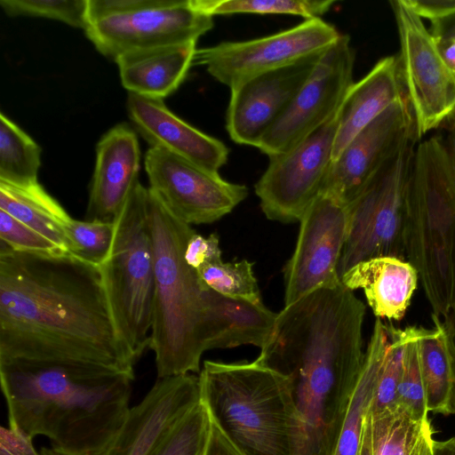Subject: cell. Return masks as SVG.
<instances>
[{
    "label": "cell",
    "mask_w": 455,
    "mask_h": 455,
    "mask_svg": "<svg viewBox=\"0 0 455 455\" xmlns=\"http://www.w3.org/2000/svg\"><path fill=\"white\" fill-rule=\"evenodd\" d=\"M73 361L133 369L99 268L0 243V362Z\"/></svg>",
    "instance_id": "1"
},
{
    "label": "cell",
    "mask_w": 455,
    "mask_h": 455,
    "mask_svg": "<svg viewBox=\"0 0 455 455\" xmlns=\"http://www.w3.org/2000/svg\"><path fill=\"white\" fill-rule=\"evenodd\" d=\"M364 308L318 291L277 314L257 360L289 378L297 413L294 455H333L364 359Z\"/></svg>",
    "instance_id": "2"
},
{
    "label": "cell",
    "mask_w": 455,
    "mask_h": 455,
    "mask_svg": "<svg viewBox=\"0 0 455 455\" xmlns=\"http://www.w3.org/2000/svg\"><path fill=\"white\" fill-rule=\"evenodd\" d=\"M134 370L73 361L0 362L10 427L68 455L102 450L130 410Z\"/></svg>",
    "instance_id": "3"
},
{
    "label": "cell",
    "mask_w": 455,
    "mask_h": 455,
    "mask_svg": "<svg viewBox=\"0 0 455 455\" xmlns=\"http://www.w3.org/2000/svg\"><path fill=\"white\" fill-rule=\"evenodd\" d=\"M156 292L150 335L157 378L198 372L205 349L206 288L184 258L196 232L148 188Z\"/></svg>",
    "instance_id": "4"
},
{
    "label": "cell",
    "mask_w": 455,
    "mask_h": 455,
    "mask_svg": "<svg viewBox=\"0 0 455 455\" xmlns=\"http://www.w3.org/2000/svg\"><path fill=\"white\" fill-rule=\"evenodd\" d=\"M404 244L432 314L444 318L455 305V126L416 148Z\"/></svg>",
    "instance_id": "5"
},
{
    "label": "cell",
    "mask_w": 455,
    "mask_h": 455,
    "mask_svg": "<svg viewBox=\"0 0 455 455\" xmlns=\"http://www.w3.org/2000/svg\"><path fill=\"white\" fill-rule=\"evenodd\" d=\"M201 401L245 455H294L297 413L288 377L259 362L205 361Z\"/></svg>",
    "instance_id": "6"
},
{
    "label": "cell",
    "mask_w": 455,
    "mask_h": 455,
    "mask_svg": "<svg viewBox=\"0 0 455 455\" xmlns=\"http://www.w3.org/2000/svg\"><path fill=\"white\" fill-rule=\"evenodd\" d=\"M148 197V188L139 182L115 220L109 255L98 267L117 333L135 362L149 347L156 292Z\"/></svg>",
    "instance_id": "7"
},
{
    "label": "cell",
    "mask_w": 455,
    "mask_h": 455,
    "mask_svg": "<svg viewBox=\"0 0 455 455\" xmlns=\"http://www.w3.org/2000/svg\"><path fill=\"white\" fill-rule=\"evenodd\" d=\"M213 24L193 0H89L84 32L115 60L132 50L196 42Z\"/></svg>",
    "instance_id": "8"
},
{
    "label": "cell",
    "mask_w": 455,
    "mask_h": 455,
    "mask_svg": "<svg viewBox=\"0 0 455 455\" xmlns=\"http://www.w3.org/2000/svg\"><path fill=\"white\" fill-rule=\"evenodd\" d=\"M408 142L370 180L347 205L349 226L339 275L376 257L406 260L405 221L416 142Z\"/></svg>",
    "instance_id": "9"
},
{
    "label": "cell",
    "mask_w": 455,
    "mask_h": 455,
    "mask_svg": "<svg viewBox=\"0 0 455 455\" xmlns=\"http://www.w3.org/2000/svg\"><path fill=\"white\" fill-rule=\"evenodd\" d=\"M400 39L399 63L419 140L455 112V75L422 19L403 0L390 1Z\"/></svg>",
    "instance_id": "10"
},
{
    "label": "cell",
    "mask_w": 455,
    "mask_h": 455,
    "mask_svg": "<svg viewBox=\"0 0 455 455\" xmlns=\"http://www.w3.org/2000/svg\"><path fill=\"white\" fill-rule=\"evenodd\" d=\"M340 35L322 18L305 20L263 37L196 49L194 64L204 67L215 80L231 88L256 75L321 54Z\"/></svg>",
    "instance_id": "11"
},
{
    "label": "cell",
    "mask_w": 455,
    "mask_h": 455,
    "mask_svg": "<svg viewBox=\"0 0 455 455\" xmlns=\"http://www.w3.org/2000/svg\"><path fill=\"white\" fill-rule=\"evenodd\" d=\"M355 52L341 34L320 57L283 115L258 145L268 158L286 153L328 122L354 84Z\"/></svg>",
    "instance_id": "12"
},
{
    "label": "cell",
    "mask_w": 455,
    "mask_h": 455,
    "mask_svg": "<svg viewBox=\"0 0 455 455\" xmlns=\"http://www.w3.org/2000/svg\"><path fill=\"white\" fill-rule=\"evenodd\" d=\"M338 112L284 154L269 158L255 184L266 217L283 223L299 221L319 195L332 163Z\"/></svg>",
    "instance_id": "13"
},
{
    "label": "cell",
    "mask_w": 455,
    "mask_h": 455,
    "mask_svg": "<svg viewBox=\"0 0 455 455\" xmlns=\"http://www.w3.org/2000/svg\"><path fill=\"white\" fill-rule=\"evenodd\" d=\"M148 188L178 219L209 224L231 212L248 188L165 149L149 147L144 159Z\"/></svg>",
    "instance_id": "14"
},
{
    "label": "cell",
    "mask_w": 455,
    "mask_h": 455,
    "mask_svg": "<svg viewBox=\"0 0 455 455\" xmlns=\"http://www.w3.org/2000/svg\"><path fill=\"white\" fill-rule=\"evenodd\" d=\"M299 223L296 247L284 268V307L341 282L339 264L348 233V206L320 192Z\"/></svg>",
    "instance_id": "15"
},
{
    "label": "cell",
    "mask_w": 455,
    "mask_h": 455,
    "mask_svg": "<svg viewBox=\"0 0 455 455\" xmlns=\"http://www.w3.org/2000/svg\"><path fill=\"white\" fill-rule=\"evenodd\" d=\"M418 140L408 98L384 110L331 163L321 192L348 205L379 170L408 142Z\"/></svg>",
    "instance_id": "16"
},
{
    "label": "cell",
    "mask_w": 455,
    "mask_h": 455,
    "mask_svg": "<svg viewBox=\"0 0 455 455\" xmlns=\"http://www.w3.org/2000/svg\"><path fill=\"white\" fill-rule=\"evenodd\" d=\"M323 53L256 75L229 88L226 115L229 138L236 144L257 148L286 111Z\"/></svg>",
    "instance_id": "17"
},
{
    "label": "cell",
    "mask_w": 455,
    "mask_h": 455,
    "mask_svg": "<svg viewBox=\"0 0 455 455\" xmlns=\"http://www.w3.org/2000/svg\"><path fill=\"white\" fill-rule=\"evenodd\" d=\"M201 401L199 377L183 374L158 379L131 408L116 437L105 448L85 455H148L167 431ZM40 455H68L43 448Z\"/></svg>",
    "instance_id": "18"
},
{
    "label": "cell",
    "mask_w": 455,
    "mask_h": 455,
    "mask_svg": "<svg viewBox=\"0 0 455 455\" xmlns=\"http://www.w3.org/2000/svg\"><path fill=\"white\" fill-rule=\"evenodd\" d=\"M127 111L149 147L165 149L213 172L227 164L228 148L180 119L163 100L129 92Z\"/></svg>",
    "instance_id": "19"
},
{
    "label": "cell",
    "mask_w": 455,
    "mask_h": 455,
    "mask_svg": "<svg viewBox=\"0 0 455 455\" xmlns=\"http://www.w3.org/2000/svg\"><path fill=\"white\" fill-rule=\"evenodd\" d=\"M140 150L133 129L122 123L108 131L96 146L86 220L115 222L140 182Z\"/></svg>",
    "instance_id": "20"
},
{
    "label": "cell",
    "mask_w": 455,
    "mask_h": 455,
    "mask_svg": "<svg viewBox=\"0 0 455 455\" xmlns=\"http://www.w3.org/2000/svg\"><path fill=\"white\" fill-rule=\"evenodd\" d=\"M406 97L398 55L380 59L366 76L354 82L339 107L332 162L363 128Z\"/></svg>",
    "instance_id": "21"
},
{
    "label": "cell",
    "mask_w": 455,
    "mask_h": 455,
    "mask_svg": "<svg viewBox=\"0 0 455 455\" xmlns=\"http://www.w3.org/2000/svg\"><path fill=\"white\" fill-rule=\"evenodd\" d=\"M351 291H363L377 318L401 320L417 289L419 274L407 260L382 256L361 261L340 277Z\"/></svg>",
    "instance_id": "22"
},
{
    "label": "cell",
    "mask_w": 455,
    "mask_h": 455,
    "mask_svg": "<svg viewBox=\"0 0 455 455\" xmlns=\"http://www.w3.org/2000/svg\"><path fill=\"white\" fill-rule=\"evenodd\" d=\"M196 42L125 52L116 60L123 86L130 92L164 100L185 80L194 64Z\"/></svg>",
    "instance_id": "23"
},
{
    "label": "cell",
    "mask_w": 455,
    "mask_h": 455,
    "mask_svg": "<svg viewBox=\"0 0 455 455\" xmlns=\"http://www.w3.org/2000/svg\"><path fill=\"white\" fill-rule=\"evenodd\" d=\"M205 349L252 345L262 348L274 330L277 314L262 301L253 302L207 292Z\"/></svg>",
    "instance_id": "24"
},
{
    "label": "cell",
    "mask_w": 455,
    "mask_h": 455,
    "mask_svg": "<svg viewBox=\"0 0 455 455\" xmlns=\"http://www.w3.org/2000/svg\"><path fill=\"white\" fill-rule=\"evenodd\" d=\"M389 343L388 324L377 318L333 455H359L364 418Z\"/></svg>",
    "instance_id": "25"
},
{
    "label": "cell",
    "mask_w": 455,
    "mask_h": 455,
    "mask_svg": "<svg viewBox=\"0 0 455 455\" xmlns=\"http://www.w3.org/2000/svg\"><path fill=\"white\" fill-rule=\"evenodd\" d=\"M420 336V362L428 411L455 415V351L440 318Z\"/></svg>",
    "instance_id": "26"
},
{
    "label": "cell",
    "mask_w": 455,
    "mask_h": 455,
    "mask_svg": "<svg viewBox=\"0 0 455 455\" xmlns=\"http://www.w3.org/2000/svg\"><path fill=\"white\" fill-rule=\"evenodd\" d=\"M0 210L41 233L68 255L66 227L71 217L38 182L19 186L0 181Z\"/></svg>",
    "instance_id": "27"
},
{
    "label": "cell",
    "mask_w": 455,
    "mask_h": 455,
    "mask_svg": "<svg viewBox=\"0 0 455 455\" xmlns=\"http://www.w3.org/2000/svg\"><path fill=\"white\" fill-rule=\"evenodd\" d=\"M368 412L371 455H433L435 431L428 417L414 419L396 408Z\"/></svg>",
    "instance_id": "28"
},
{
    "label": "cell",
    "mask_w": 455,
    "mask_h": 455,
    "mask_svg": "<svg viewBox=\"0 0 455 455\" xmlns=\"http://www.w3.org/2000/svg\"><path fill=\"white\" fill-rule=\"evenodd\" d=\"M42 149L23 130L0 113V181L36 183Z\"/></svg>",
    "instance_id": "29"
},
{
    "label": "cell",
    "mask_w": 455,
    "mask_h": 455,
    "mask_svg": "<svg viewBox=\"0 0 455 455\" xmlns=\"http://www.w3.org/2000/svg\"><path fill=\"white\" fill-rule=\"evenodd\" d=\"M423 327L402 329L403 354L401 379L397 390L396 409L414 419L428 417L420 362L419 341Z\"/></svg>",
    "instance_id": "30"
},
{
    "label": "cell",
    "mask_w": 455,
    "mask_h": 455,
    "mask_svg": "<svg viewBox=\"0 0 455 455\" xmlns=\"http://www.w3.org/2000/svg\"><path fill=\"white\" fill-rule=\"evenodd\" d=\"M196 7L211 15L235 13L288 14L306 20L322 18L335 0H193Z\"/></svg>",
    "instance_id": "31"
},
{
    "label": "cell",
    "mask_w": 455,
    "mask_h": 455,
    "mask_svg": "<svg viewBox=\"0 0 455 455\" xmlns=\"http://www.w3.org/2000/svg\"><path fill=\"white\" fill-rule=\"evenodd\" d=\"M211 430V416L200 401L181 417L148 455H204Z\"/></svg>",
    "instance_id": "32"
},
{
    "label": "cell",
    "mask_w": 455,
    "mask_h": 455,
    "mask_svg": "<svg viewBox=\"0 0 455 455\" xmlns=\"http://www.w3.org/2000/svg\"><path fill=\"white\" fill-rule=\"evenodd\" d=\"M115 222L70 219L66 227L68 255L99 267L108 257Z\"/></svg>",
    "instance_id": "33"
},
{
    "label": "cell",
    "mask_w": 455,
    "mask_h": 455,
    "mask_svg": "<svg viewBox=\"0 0 455 455\" xmlns=\"http://www.w3.org/2000/svg\"><path fill=\"white\" fill-rule=\"evenodd\" d=\"M196 272L206 288L220 294L253 302L261 301L252 263L247 259L234 262L220 260Z\"/></svg>",
    "instance_id": "34"
},
{
    "label": "cell",
    "mask_w": 455,
    "mask_h": 455,
    "mask_svg": "<svg viewBox=\"0 0 455 455\" xmlns=\"http://www.w3.org/2000/svg\"><path fill=\"white\" fill-rule=\"evenodd\" d=\"M89 0H0L10 17H39L64 22L85 29L88 22Z\"/></svg>",
    "instance_id": "35"
},
{
    "label": "cell",
    "mask_w": 455,
    "mask_h": 455,
    "mask_svg": "<svg viewBox=\"0 0 455 455\" xmlns=\"http://www.w3.org/2000/svg\"><path fill=\"white\" fill-rule=\"evenodd\" d=\"M390 343L382 362L369 411L379 414L395 410L403 354L402 329L388 323Z\"/></svg>",
    "instance_id": "36"
},
{
    "label": "cell",
    "mask_w": 455,
    "mask_h": 455,
    "mask_svg": "<svg viewBox=\"0 0 455 455\" xmlns=\"http://www.w3.org/2000/svg\"><path fill=\"white\" fill-rule=\"evenodd\" d=\"M0 243L19 252L68 255L49 238L3 210H0Z\"/></svg>",
    "instance_id": "37"
},
{
    "label": "cell",
    "mask_w": 455,
    "mask_h": 455,
    "mask_svg": "<svg viewBox=\"0 0 455 455\" xmlns=\"http://www.w3.org/2000/svg\"><path fill=\"white\" fill-rule=\"evenodd\" d=\"M184 258L195 271L222 260L218 235L204 236L195 232L187 243Z\"/></svg>",
    "instance_id": "38"
},
{
    "label": "cell",
    "mask_w": 455,
    "mask_h": 455,
    "mask_svg": "<svg viewBox=\"0 0 455 455\" xmlns=\"http://www.w3.org/2000/svg\"><path fill=\"white\" fill-rule=\"evenodd\" d=\"M32 437L9 427L0 429V455H40L35 450Z\"/></svg>",
    "instance_id": "39"
},
{
    "label": "cell",
    "mask_w": 455,
    "mask_h": 455,
    "mask_svg": "<svg viewBox=\"0 0 455 455\" xmlns=\"http://www.w3.org/2000/svg\"><path fill=\"white\" fill-rule=\"evenodd\" d=\"M204 455H245L223 433L211 418V430Z\"/></svg>",
    "instance_id": "40"
},
{
    "label": "cell",
    "mask_w": 455,
    "mask_h": 455,
    "mask_svg": "<svg viewBox=\"0 0 455 455\" xmlns=\"http://www.w3.org/2000/svg\"><path fill=\"white\" fill-rule=\"evenodd\" d=\"M429 21L428 30L434 38H455V7Z\"/></svg>",
    "instance_id": "41"
},
{
    "label": "cell",
    "mask_w": 455,
    "mask_h": 455,
    "mask_svg": "<svg viewBox=\"0 0 455 455\" xmlns=\"http://www.w3.org/2000/svg\"><path fill=\"white\" fill-rule=\"evenodd\" d=\"M434 39L442 59L455 75V38L447 37Z\"/></svg>",
    "instance_id": "42"
},
{
    "label": "cell",
    "mask_w": 455,
    "mask_h": 455,
    "mask_svg": "<svg viewBox=\"0 0 455 455\" xmlns=\"http://www.w3.org/2000/svg\"><path fill=\"white\" fill-rule=\"evenodd\" d=\"M433 455H455V436L435 442Z\"/></svg>",
    "instance_id": "43"
},
{
    "label": "cell",
    "mask_w": 455,
    "mask_h": 455,
    "mask_svg": "<svg viewBox=\"0 0 455 455\" xmlns=\"http://www.w3.org/2000/svg\"><path fill=\"white\" fill-rule=\"evenodd\" d=\"M441 321L445 328L448 339L455 351V305L451 312Z\"/></svg>",
    "instance_id": "44"
},
{
    "label": "cell",
    "mask_w": 455,
    "mask_h": 455,
    "mask_svg": "<svg viewBox=\"0 0 455 455\" xmlns=\"http://www.w3.org/2000/svg\"><path fill=\"white\" fill-rule=\"evenodd\" d=\"M359 455H371L370 419L368 411L364 418L363 438Z\"/></svg>",
    "instance_id": "45"
},
{
    "label": "cell",
    "mask_w": 455,
    "mask_h": 455,
    "mask_svg": "<svg viewBox=\"0 0 455 455\" xmlns=\"http://www.w3.org/2000/svg\"><path fill=\"white\" fill-rule=\"evenodd\" d=\"M447 124L450 125V129L455 126V112Z\"/></svg>",
    "instance_id": "46"
}]
</instances>
